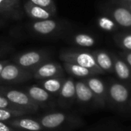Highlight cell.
<instances>
[{"label":"cell","instance_id":"19","mask_svg":"<svg viewBox=\"0 0 131 131\" xmlns=\"http://www.w3.org/2000/svg\"><path fill=\"white\" fill-rule=\"evenodd\" d=\"M97 25L101 30L108 33L115 34L121 30V28L117 25L115 21L105 13H103L97 17Z\"/></svg>","mask_w":131,"mask_h":131},{"label":"cell","instance_id":"33","mask_svg":"<svg viewBox=\"0 0 131 131\" xmlns=\"http://www.w3.org/2000/svg\"><path fill=\"white\" fill-rule=\"evenodd\" d=\"M130 113H131V101H130Z\"/></svg>","mask_w":131,"mask_h":131},{"label":"cell","instance_id":"3","mask_svg":"<svg viewBox=\"0 0 131 131\" xmlns=\"http://www.w3.org/2000/svg\"><path fill=\"white\" fill-rule=\"evenodd\" d=\"M60 59L63 62L75 64L86 68H88L98 75L105 74V73L98 67L92 51L83 49H67L61 51Z\"/></svg>","mask_w":131,"mask_h":131},{"label":"cell","instance_id":"31","mask_svg":"<svg viewBox=\"0 0 131 131\" xmlns=\"http://www.w3.org/2000/svg\"><path fill=\"white\" fill-rule=\"evenodd\" d=\"M9 62V61H7V60H2L0 61V74L4 68V67Z\"/></svg>","mask_w":131,"mask_h":131},{"label":"cell","instance_id":"22","mask_svg":"<svg viewBox=\"0 0 131 131\" xmlns=\"http://www.w3.org/2000/svg\"><path fill=\"white\" fill-rule=\"evenodd\" d=\"M32 28L40 35H49L58 28V23L51 19L40 20L34 22Z\"/></svg>","mask_w":131,"mask_h":131},{"label":"cell","instance_id":"17","mask_svg":"<svg viewBox=\"0 0 131 131\" xmlns=\"http://www.w3.org/2000/svg\"><path fill=\"white\" fill-rule=\"evenodd\" d=\"M62 66L70 77L73 78H78V80H84L88 78L98 75L93 71L75 64L63 62Z\"/></svg>","mask_w":131,"mask_h":131},{"label":"cell","instance_id":"18","mask_svg":"<svg viewBox=\"0 0 131 131\" xmlns=\"http://www.w3.org/2000/svg\"><path fill=\"white\" fill-rule=\"evenodd\" d=\"M87 131H131V125H125L113 120H108L96 124Z\"/></svg>","mask_w":131,"mask_h":131},{"label":"cell","instance_id":"20","mask_svg":"<svg viewBox=\"0 0 131 131\" xmlns=\"http://www.w3.org/2000/svg\"><path fill=\"white\" fill-rule=\"evenodd\" d=\"M25 9L29 17L34 19H37L38 21L50 19V18L53 15L48 11L31 3L29 1L25 5Z\"/></svg>","mask_w":131,"mask_h":131},{"label":"cell","instance_id":"28","mask_svg":"<svg viewBox=\"0 0 131 131\" xmlns=\"http://www.w3.org/2000/svg\"><path fill=\"white\" fill-rule=\"evenodd\" d=\"M13 5V1L11 0H0V11L8 10Z\"/></svg>","mask_w":131,"mask_h":131},{"label":"cell","instance_id":"5","mask_svg":"<svg viewBox=\"0 0 131 131\" xmlns=\"http://www.w3.org/2000/svg\"><path fill=\"white\" fill-rule=\"evenodd\" d=\"M32 72L10 61L4 67L0 74V85H13L27 82L32 79Z\"/></svg>","mask_w":131,"mask_h":131},{"label":"cell","instance_id":"4","mask_svg":"<svg viewBox=\"0 0 131 131\" xmlns=\"http://www.w3.org/2000/svg\"><path fill=\"white\" fill-rule=\"evenodd\" d=\"M0 94L23 111L35 114L40 109L24 90L16 89L7 85H0Z\"/></svg>","mask_w":131,"mask_h":131},{"label":"cell","instance_id":"1","mask_svg":"<svg viewBox=\"0 0 131 131\" xmlns=\"http://www.w3.org/2000/svg\"><path fill=\"white\" fill-rule=\"evenodd\" d=\"M106 82L107 86V107L119 114L130 113L131 84L114 78H108Z\"/></svg>","mask_w":131,"mask_h":131},{"label":"cell","instance_id":"24","mask_svg":"<svg viewBox=\"0 0 131 131\" xmlns=\"http://www.w3.org/2000/svg\"><path fill=\"white\" fill-rule=\"evenodd\" d=\"M27 114H30L25 111H12V110H6V109H0V121L7 122L15 117L25 116Z\"/></svg>","mask_w":131,"mask_h":131},{"label":"cell","instance_id":"13","mask_svg":"<svg viewBox=\"0 0 131 131\" xmlns=\"http://www.w3.org/2000/svg\"><path fill=\"white\" fill-rule=\"evenodd\" d=\"M25 116L15 117L5 123L18 131H45L37 118L35 119Z\"/></svg>","mask_w":131,"mask_h":131},{"label":"cell","instance_id":"29","mask_svg":"<svg viewBox=\"0 0 131 131\" xmlns=\"http://www.w3.org/2000/svg\"><path fill=\"white\" fill-rule=\"evenodd\" d=\"M0 131H18L9 126L7 123L0 121Z\"/></svg>","mask_w":131,"mask_h":131},{"label":"cell","instance_id":"7","mask_svg":"<svg viewBox=\"0 0 131 131\" xmlns=\"http://www.w3.org/2000/svg\"><path fill=\"white\" fill-rule=\"evenodd\" d=\"M76 103L83 108L88 110H98L106 107L93 94L89 87L83 80L75 81Z\"/></svg>","mask_w":131,"mask_h":131},{"label":"cell","instance_id":"26","mask_svg":"<svg viewBox=\"0 0 131 131\" xmlns=\"http://www.w3.org/2000/svg\"><path fill=\"white\" fill-rule=\"evenodd\" d=\"M0 109H6V110H12V111H21L20 108H18L15 105H14L12 103H11L5 97H4L1 94H0Z\"/></svg>","mask_w":131,"mask_h":131},{"label":"cell","instance_id":"34","mask_svg":"<svg viewBox=\"0 0 131 131\" xmlns=\"http://www.w3.org/2000/svg\"><path fill=\"white\" fill-rule=\"evenodd\" d=\"M126 1H130V2H131V0H126Z\"/></svg>","mask_w":131,"mask_h":131},{"label":"cell","instance_id":"12","mask_svg":"<svg viewBox=\"0 0 131 131\" xmlns=\"http://www.w3.org/2000/svg\"><path fill=\"white\" fill-rule=\"evenodd\" d=\"M100 75H94L83 80L89 87L96 97L107 107V82L101 79Z\"/></svg>","mask_w":131,"mask_h":131},{"label":"cell","instance_id":"15","mask_svg":"<svg viewBox=\"0 0 131 131\" xmlns=\"http://www.w3.org/2000/svg\"><path fill=\"white\" fill-rule=\"evenodd\" d=\"M98 67L105 74H114V59L111 52L105 50L92 51Z\"/></svg>","mask_w":131,"mask_h":131},{"label":"cell","instance_id":"30","mask_svg":"<svg viewBox=\"0 0 131 131\" xmlns=\"http://www.w3.org/2000/svg\"><path fill=\"white\" fill-rule=\"evenodd\" d=\"M118 1L121 3H122L124 5H125L131 12V2H130V1H126V0H118Z\"/></svg>","mask_w":131,"mask_h":131},{"label":"cell","instance_id":"27","mask_svg":"<svg viewBox=\"0 0 131 131\" xmlns=\"http://www.w3.org/2000/svg\"><path fill=\"white\" fill-rule=\"evenodd\" d=\"M124 60V61L128 64V66L130 67L131 69V51H121L120 52L117 53Z\"/></svg>","mask_w":131,"mask_h":131},{"label":"cell","instance_id":"10","mask_svg":"<svg viewBox=\"0 0 131 131\" xmlns=\"http://www.w3.org/2000/svg\"><path fill=\"white\" fill-rule=\"evenodd\" d=\"M57 105L64 110H69L76 103L75 80L68 77L66 78L64 83L56 98Z\"/></svg>","mask_w":131,"mask_h":131},{"label":"cell","instance_id":"2","mask_svg":"<svg viewBox=\"0 0 131 131\" xmlns=\"http://www.w3.org/2000/svg\"><path fill=\"white\" fill-rule=\"evenodd\" d=\"M45 130H71L84 125V121L77 114L54 111L37 118Z\"/></svg>","mask_w":131,"mask_h":131},{"label":"cell","instance_id":"35","mask_svg":"<svg viewBox=\"0 0 131 131\" xmlns=\"http://www.w3.org/2000/svg\"><path fill=\"white\" fill-rule=\"evenodd\" d=\"M11 1H12V0H11Z\"/></svg>","mask_w":131,"mask_h":131},{"label":"cell","instance_id":"9","mask_svg":"<svg viewBox=\"0 0 131 131\" xmlns=\"http://www.w3.org/2000/svg\"><path fill=\"white\" fill-rule=\"evenodd\" d=\"M24 91L39 108L54 110L57 105L56 99L38 84H33L24 88Z\"/></svg>","mask_w":131,"mask_h":131},{"label":"cell","instance_id":"8","mask_svg":"<svg viewBox=\"0 0 131 131\" xmlns=\"http://www.w3.org/2000/svg\"><path fill=\"white\" fill-rule=\"evenodd\" d=\"M48 61H49L48 52L41 50L26 51L13 58L14 63L31 72L35 68Z\"/></svg>","mask_w":131,"mask_h":131},{"label":"cell","instance_id":"11","mask_svg":"<svg viewBox=\"0 0 131 131\" xmlns=\"http://www.w3.org/2000/svg\"><path fill=\"white\" fill-rule=\"evenodd\" d=\"M64 71L63 66L59 63L48 61L32 71V77L38 81L51 78L64 77Z\"/></svg>","mask_w":131,"mask_h":131},{"label":"cell","instance_id":"21","mask_svg":"<svg viewBox=\"0 0 131 131\" xmlns=\"http://www.w3.org/2000/svg\"><path fill=\"white\" fill-rule=\"evenodd\" d=\"M72 43L81 48H92L97 44L95 35L89 33H78L71 38Z\"/></svg>","mask_w":131,"mask_h":131},{"label":"cell","instance_id":"23","mask_svg":"<svg viewBox=\"0 0 131 131\" xmlns=\"http://www.w3.org/2000/svg\"><path fill=\"white\" fill-rule=\"evenodd\" d=\"M115 44L123 51H131V31H118L113 36Z\"/></svg>","mask_w":131,"mask_h":131},{"label":"cell","instance_id":"16","mask_svg":"<svg viewBox=\"0 0 131 131\" xmlns=\"http://www.w3.org/2000/svg\"><path fill=\"white\" fill-rule=\"evenodd\" d=\"M65 79L66 77H58L39 80L37 84L45 89L48 93H49L52 97L56 99L64 83Z\"/></svg>","mask_w":131,"mask_h":131},{"label":"cell","instance_id":"32","mask_svg":"<svg viewBox=\"0 0 131 131\" xmlns=\"http://www.w3.org/2000/svg\"><path fill=\"white\" fill-rule=\"evenodd\" d=\"M5 52V50H2V49H0V56L2 55V54Z\"/></svg>","mask_w":131,"mask_h":131},{"label":"cell","instance_id":"14","mask_svg":"<svg viewBox=\"0 0 131 131\" xmlns=\"http://www.w3.org/2000/svg\"><path fill=\"white\" fill-rule=\"evenodd\" d=\"M111 54L114 59V74L119 81L131 84V69L130 67L117 53L111 52Z\"/></svg>","mask_w":131,"mask_h":131},{"label":"cell","instance_id":"25","mask_svg":"<svg viewBox=\"0 0 131 131\" xmlns=\"http://www.w3.org/2000/svg\"><path fill=\"white\" fill-rule=\"evenodd\" d=\"M29 2L48 11L53 15L55 14L56 7H55V5H54L53 0H29Z\"/></svg>","mask_w":131,"mask_h":131},{"label":"cell","instance_id":"6","mask_svg":"<svg viewBox=\"0 0 131 131\" xmlns=\"http://www.w3.org/2000/svg\"><path fill=\"white\" fill-rule=\"evenodd\" d=\"M104 13L111 16L121 29L131 31V12L118 0L111 1L104 8Z\"/></svg>","mask_w":131,"mask_h":131}]
</instances>
